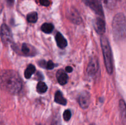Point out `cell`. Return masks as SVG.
I'll return each mask as SVG.
<instances>
[{"label": "cell", "instance_id": "7402d4cb", "mask_svg": "<svg viewBox=\"0 0 126 125\" xmlns=\"http://www.w3.org/2000/svg\"><path fill=\"white\" fill-rule=\"evenodd\" d=\"M39 2L42 6H46V7L50 5V1L49 0H39Z\"/></svg>", "mask_w": 126, "mask_h": 125}, {"label": "cell", "instance_id": "7a4b0ae2", "mask_svg": "<svg viewBox=\"0 0 126 125\" xmlns=\"http://www.w3.org/2000/svg\"><path fill=\"white\" fill-rule=\"evenodd\" d=\"M112 31L116 41H121L126 38V18L123 13L114 15L112 22Z\"/></svg>", "mask_w": 126, "mask_h": 125}, {"label": "cell", "instance_id": "ac0fdd59", "mask_svg": "<svg viewBox=\"0 0 126 125\" xmlns=\"http://www.w3.org/2000/svg\"><path fill=\"white\" fill-rule=\"evenodd\" d=\"M27 20L29 23H36L38 20V14L36 12H31L27 15Z\"/></svg>", "mask_w": 126, "mask_h": 125}, {"label": "cell", "instance_id": "44dd1931", "mask_svg": "<svg viewBox=\"0 0 126 125\" xmlns=\"http://www.w3.org/2000/svg\"><path fill=\"white\" fill-rule=\"evenodd\" d=\"M51 125H60V120L59 116H58V117L56 116V117H55L53 119Z\"/></svg>", "mask_w": 126, "mask_h": 125}, {"label": "cell", "instance_id": "5bb4252c", "mask_svg": "<svg viewBox=\"0 0 126 125\" xmlns=\"http://www.w3.org/2000/svg\"><path fill=\"white\" fill-rule=\"evenodd\" d=\"M68 77L65 72L62 71L57 73L58 82L61 85H64L66 84L68 82Z\"/></svg>", "mask_w": 126, "mask_h": 125}, {"label": "cell", "instance_id": "4316f807", "mask_svg": "<svg viewBox=\"0 0 126 125\" xmlns=\"http://www.w3.org/2000/svg\"></svg>", "mask_w": 126, "mask_h": 125}, {"label": "cell", "instance_id": "4fadbf2b", "mask_svg": "<svg viewBox=\"0 0 126 125\" xmlns=\"http://www.w3.org/2000/svg\"><path fill=\"white\" fill-rule=\"evenodd\" d=\"M54 99H55V102H57L59 104H60V105H65L66 103H67L66 99L64 98V97L63 96L62 93H61L60 91H56L55 94V98H54Z\"/></svg>", "mask_w": 126, "mask_h": 125}, {"label": "cell", "instance_id": "9c48e42d", "mask_svg": "<svg viewBox=\"0 0 126 125\" xmlns=\"http://www.w3.org/2000/svg\"><path fill=\"white\" fill-rule=\"evenodd\" d=\"M93 26L95 30L98 34H103L105 32L106 25L104 19L101 17H97L93 22Z\"/></svg>", "mask_w": 126, "mask_h": 125}, {"label": "cell", "instance_id": "cb8c5ba5", "mask_svg": "<svg viewBox=\"0 0 126 125\" xmlns=\"http://www.w3.org/2000/svg\"><path fill=\"white\" fill-rule=\"evenodd\" d=\"M9 6H12L14 4V0H5Z\"/></svg>", "mask_w": 126, "mask_h": 125}, {"label": "cell", "instance_id": "ba28073f", "mask_svg": "<svg viewBox=\"0 0 126 125\" xmlns=\"http://www.w3.org/2000/svg\"><path fill=\"white\" fill-rule=\"evenodd\" d=\"M78 102L82 109H86L89 107L91 103V95L86 91L81 92L78 98Z\"/></svg>", "mask_w": 126, "mask_h": 125}, {"label": "cell", "instance_id": "8992f818", "mask_svg": "<svg viewBox=\"0 0 126 125\" xmlns=\"http://www.w3.org/2000/svg\"><path fill=\"white\" fill-rule=\"evenodd\" d=\"M99 63L96 58H92L87 67V73L90 77L94 78L99 72Z\"/></svg>", "mask_w": 126, "mask_h": 125}, {"label": "cell", "instance_id": "30bf717a", "mask_svg": "<svg viewBox=\"0 0 126 125\" xmlns=\"http://www.w3.org/2000/svg\"><path fill=\"white\" fill-rule=\"evenodd\" d=\"M66 15H67V18L75 24L79 25L82 23L81 16L79 14L77 10L75 9V8H71V9L69 10Z\"/></svg>", "mask_w": 126, "mask_h": 125}, {"label": "cell", "instance_id": "ffe728a7", "mask_svg": "<svg viewBox=\"0 0 126 125\" xmlns=\"http://www.w3.org/2000/svg\"><path fill=\"white\" fill-rule=\"evenodd\" d=\"M54 67H55V64H54V63L51 60H49V61H47L46 69H47L48 70H51L53 69L54 68Z\"/></svg>", "mask_w": 126, "mask_h": 125}, {"label": "cell", "instance_id": "5b68a950", "mask_svg": "<svg viewBox=\"0 0 126 125\" xmlns=\"http://www.w3.org/2000/svg\"><path fill=\"white\" fill-rule=\"evenodd\" d=\"M14 50H20L19 54L24 56H34L36 55V50L34 49V47L32 46L30 44H27L26 43H23L21 45L19 48L17 47L16 45L12 46Z\"/></svg>", "mask_w": 126, "mask_h": 125}, {"label": "cell", "instance_id": "7c38bea8", "mask_svg": "<svg viewBox=\"0 0 126 125\" xmlns=\"http://www.w3.org/2000/svg\"><path fill=\"white\" fill-rule=\"evenodd\" d=\"M119 109L122 121L123 123L126 125V104L123 99H121L119 100Z\"/></svg>", "mask_w": 126, "mask_h": 125}, {"label": "cell", "instance_id": "d4e9b609", "mask_svg": "<svg viewBox=\"0 0 126 125\" xmlns=\"http://www.w3.org/2000/svg\"><path fill=\"white\" fill-rule=\"evenodd\" d=\"M65 71H66V72L70 73V72H71L73 71L72 67H71V66H67V67H66V68H65Z\"/></svg>", "mask_w": 126, "mask_h": 125}, {"label": "cell", "instance_id": "e0dca14e", "mask_svg": "<svg viewBox=\"0 0 126 125\" xmlns=\"http://www.w3.org/2000/svg\"><path fill=\"white\" fill-rule=\"evenodd\" d=\"M36 90L37 92L39 94H43L45 93L47 90V86L46 85L44 82H39L37 84L36 86Z\"/></svg>", "mask_w": 126, "mask_h": 125}, {"label": "cell", "instance_id": "2e32d148", "mask_svg": "<svg viewBox=\"0 0 126 125\" xmlns=\"http://www.w3.org/2000/svg\"><path fill=\"white\" fill-rule=\"evenodd\" d=\"M54 25L50 23H45L41 26V30L46 34H50L54 30Z\"/></svg>", "mask_w": 126, "mask_h": 125}, {"label": "cell", "instance_id": "277c9868", "mask_svg": "<svg viewBox=\"0 0 126 125\" xmlns=\"http://www.w3.org/2000/svg\"><path fill=\"white\" fill-rule=\"evenodd\" d=\"M0 36L2 43L5 45L12 43L13 40V35L11 29L5 23L1 25L0 29Z\"/></svg>", "mask_w": 126, "mask_h": 125}, {"label": "cell", "instance_id": "603a6c76", "mask_svg": "<svg viewBox=\"0 0 126 125\" xmlns=\"http://www.w3.org/2000/svg\"><path fill=\"white\" fill-rule=\"evenodd\" d=\"M47 61H44V60H41V61H38V64L40 67H43V68H46V66Z\"/></svg>", "mask_w": 126, "mask_h": 125}, {"label": "cell", "instance_id": "3957f363", "mask_svg": "<svg viewBox=\"0 0 126 125\" xmlns=\"http://www.w3.org/2000/svg\"><path fill=\"white\" fill-rule=\"evenodd\" d=\"M100 44L103 55L105 65L107 72L109 74H112L113 72V55L111 48L108 39L105 36H102L100 39Z\"/></svg>", "mask_w": 126, "mask_h": 125}, {"label": "cell", "instance_id": "484cf974", "mask_svg": "<svg viewBox=\"0 0 126 125\" xmlns=\"http://www.w3.org/2000/svg\"><path fill=\"white\" fill-rule=\"evenodd\" d=\"M94 125V124H91V125Z\"/></svg>", "mask_w": 126, "mask_h": 125}, {"label": "cell", "instance_id": "8fae6325", "mask_svg": "<svg viewBox=\"0 0 126 125\" xmlns=\"http://www.w3.org/2000/svg\"><path fill=\"white\" fill-rule=\"evenodd\" d=\"M55 41H56L57 45L60 49H64L68 45V43L65 38L63 36L62 34L60 33H57L55 36Z\"/></svg>", "mask_w": 126, "mask_h": 125}, {"label": "cell", "instance_id": "6da1fadb", "mask_svg": "<svg viewBox=\"0 0 126 125\" xmlns=\"http://www.w3.org/2000/svg\"><path fill=\"white\" fill-rule=\"evenodd\" d=\"M23 86L19 74L13 70H5L0 72V88L11 94H17Z\"/></svg>", "mask_w": 126, "mask_h": 125}, {"label": "cell", "instance_id": "52a82bcc", "mask_svg": "<svg viewBox=\"0 0 126 125\" xmlns=\"http://www.w3.org/2000/svg\"><path fill=\"white\" fill-rule=\"evenodd\" d=\"M82 1L98 15L101 17L104 16L102 6L98 0H82Z\"/></svg>", "mask_w": 126, "mask_h": 125}, {"label": "cell", "instance_id": "d6986e66", "mask_svg": "<svg viewBox=\"0 0 126 125\" xmlns=\"http://www.w3.org/2000/svg\"><path fill=\"white\" fill-rule=\"evenodd\" d=\"M63 119L65 121H68L70 120L71 117V112L70 110H65V112H63Z\"/></svg>", "mask_w": 126, "mask_h": 125}, {"label": "cell", "instance_id": "9a60e30c", "mask_svg": "<svg viewBox=\"0 0 126 125\" xmlns=\"http://www.w3.org/2000/svg\"><path fill=\"white\" fill-rule=\"evenodd\" d=\"M36 71V68L34 67V65L33 64H29L28 66V67H27V69L25 71L24 75L27 79H29L31 78V77L32 76V75Z\"/></svg>", "mask_w": 126, "mask_h": 125}]
</instances>
